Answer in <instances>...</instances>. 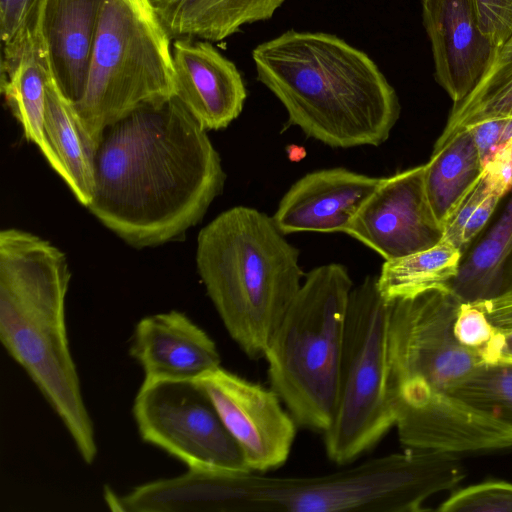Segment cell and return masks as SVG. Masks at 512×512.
<instances>
[{
  "label": "cell",
  "instance_id": "obj_27",
  "mask_svg": "<svg viewBox=\"0 0 512 512\" xmlns=\"http://www.w3.org/2000/svg\"><path fill=\"white\" fill-rule=\"evenodd\" d=\"M453 332L457 341L477 354L484 364L500 362L504 348V332L479 306L462 302L454 321Z\"/></svg>",
  "mask_w": 512,
  "mask_h": 512
},
{
  "label": "cell",
  "instance_id": "obj_26",
  "mask_svg": "<svg viewBox=\"0 0 512 512\" xmlns=\"http://www.w3.org/2000/svg\"><path fill=\"white\" fill-rule=\"evenodd\" d=\"M450 393L512 428V362L482 365Z\"/></svg>",
  "mask_w": 512,
  "mask_h": 512
},
{
  "label": "cell",
  "instance_id": "obj_6",
  "mask_svg": "<svg viewBox=\"0 0 512 512\" xmlns=\"http://www.w3.org/2000/svg\"><path fill=\"white\" fill-rule=\"evenodd\" d=\"M352 284L341 264L312 269L265 350L272 390L305 429L323 433L335 412Z\"/></svg>",
  "mask_w": 512,
  "mask_h": 512
},
{
  "label": "cell",
  "instance_id": "obj_25",
  "mask_svg": "<svg viewBox=\"0 0 512 512\" xmlns=\"http://www.w3.org/2000/svg\"><path fill=\"white\" fill-rule=\"evenodd\" d=\"M512 118V43L503 45L476 87L453 103L442 134L433 149L446 144L455 134L473 125Z\"/></svg>",
  "mask_w": 512,
  "mask_h": 512
},
{
  "label": "cell",
  "instance_id": "obj_1",
  "mask_svg": "<svg viewBox=\"0 0 512 512\" xmlns=\"http://www.w3.org/2000/svg\"><path fill=\"white\" fill-rule=\"evenodd\" d=\"M225 182L206 130L174 96L106 127L89 211L135 248L175 240L205 215Z\"/></svg>",
  "mask_w": 512,
  "mask_h": 512
},
{
  "label": "cell",
  "instance_id": "obj_29",
  "mask_svg": "<svg viewBox=\"0 0 512 512\" xmlns=\"http://www.w3.org/2000/svg\"><path fill=\"white\" fill-rule=\"evenodd\" d=\"M442 512H512V483L490 480L456 490L438 508Z\"/></svg>",
  "mask_w": 512,
  "mask_h": 512
},
{
  "label": "cell",
  "instance_id": "obj_32",
  "mask_svg": "<svg viewBox=\"0 0 512 512\" xmlns=\"http://www.w3.org/2000/svg\"><path fill=\"white\" fill-rule=\"evenodd\" d=\"M482 180L488 193L501 200L512 190V139L498 144L484 159Z\"/></svg>",
  "mask_w": 512,
  "mask_h": 512
},
{
  "label": "cell",
  "instance_id": "obj_11",
  "mask_svg": "<svg viewBox=\"0 0 512 512\" xmlns=\"http://www.w3.org/2000/svg\"><path fill=\"white\" fill-rule=\"evenodd\" d=\"M196 381L238 443L251 471L264 474L286 462L298 425L272 388L221 366Z\"/></svg>",
  "mask_w": 512,
  "mask_h": 512
},
{
  "label": "cell",
  "instance_id": "obj_7",
  "mask_svg": "<svg viewBox=\"0 0 512 512\" xmlns=\"http://www.w3.org/2000/svg\"><path fill=\"white\" fill-rule=\"evenodd\" d=\"M170 39L149 0L103 1L85 88L73 103L95 147L129 112L175 96Z\"/></svg>",
  "mask_w": 512,
  "mask_h": 512
},
{
  "label": "cell",
  "instance_id": "obj_14",
  "mask_svg": "<svg viewBox=\"0 0 512 512\" xmlns=\"http://www.w3.org/2000/svg\"><path fill=\"white\" fill-rule=\"evenodd\" d=\"M435 77L453 103L465 98L492 65L498 48L485 36L472 0H423Z\"/></svg>",
  "mask_w": 512,
  "mask_h": 512
},
{
  "label": "cell",
  "instance_id": "obj_28",
  "mask_svg": "<svg viewBox=\"0 0 512 512\" xmlns=\"http://www.w3.org/2000/svg\"><path fill=\"white\" fill-rule=\"evenodd\" d=\"M500 201L499 197L488 193L481 178L458 212L446 225L443 238L453 243L464 254L487 226Z\"/></svg>",
  "mask_w": 512,
  "mask_h": 512
},
{
  "label": "cell",
  "instance_id": "obj_5",
  "mask_svg": "<svg viewBox=\"0 0 512 512\" xmlns=\"http://www.w3.org/2000/svg\"><path fill=\"white\" fill-rule=\"evenodd\" d=\"M196 264L230 337L250 359L264 357L302 284L299 250L272 217L236 206L199 232Z\"/></svg>",
  "mask_w": 512,
  "mask_h": 512
},
{
  "label": "cell",
  "instance_id": "obj_20",
  "mask_svg": "<svg viewBox=\"0 0 512 512\" xmlns=\"http://www.w3.org/2000/svg\"><path fill=\"white\" fill-rule=\"evenodd\" d=\"M171 38L218 42L270 19L285 0H149Z\"/></svg>",
  "mask_w": 512,
  "mask_h": 512
},
{
  "label": "cell",
  "instance_id": "obj_17",
  "mask_svg": "<svg viewBox=\"0 0 512 512\" xmlns=\"http://www.w3.org/2000/svg\"><path fill=\"white\" fill-rule=\"evenodd\" d=\"M129 354L149 381L196 380L221 366L213 339L175 310L142 318L135 326Z\"/></svg>",
  "mask_w": 512,
  "mask_h": 512
},
{
  "label": "cell",
  "instance_id": "obj_22",
  "mask_svg": "<svg viewBox=\"0 0 512 512\" xmlns=\"http://www.w3.org/2000/svg\"><path fill=\"white\" fill-rule=\"evenodd\" d=\"M1 92L27 141L34 143L53 170L62 178V166L45 135L46 72L32 31L22 46L2 56Z\"/></svg>",
  "mask_w": 512,
  "mask_h": 512
},
{
  "label": "cell",
  "instance_id": "obj_21",
  "mask_svg": "<svg viewBox=\"0 0 512 512\" xmlns=\"http://www.w3.org/2000/svg\"><path fill=\"white\" fill-rule=\"evenodd\" d=\"M38 53L46 72V139L62 166V179L78 202L87 207L94 191L96 147L86 135L73 103L58 86L47 58Z\"/></svg>",
  "mask_w": 512,
  "mask_h": 512
},
{
  "label": "cell",
  "instance_id": "obj_19",
  "mask_svg": "<svg viewBox=\"0 0 512 512\" xmlns=\"http://www.w3.org/2000/svg\"><path fill=\"white\" fill-rule=\"evenodd\" d=\"M506 196L497 218L464 252L459 273L450 285L462 302L512 295V190Z\"/></svg>",
  "mask_w": 512,
  "mask_h": 512
},
{
  "label": "cell",
  "instance_id": "obj_8",
  "mask_svg": "<svg viewBox=\"0 0 512 512\" xmlns=\"http://www.w3.org/2000/svg\"><path fill=\"white\" fill-rule=\"evenodd\" d=\"M391 302L378 276H368L350 293L339 374L337 404L323 432L328 458L353 462L376 445L396 423L389 376Z\"/></svg>",
  "mask_w": 512,
  "mask_h": 512
},
{
  "label": "cell",
  "instance_id": "obj_2",
  "mask_svg": "<svg viewBox=\"0 0 512 512\" xmlns=\"http://www.w3.org/2000/svg\"><path fill=\"white\" fill-rule=\"evenodd\" d=\"M252 59L289 122L328 146H379L399 118L397 93L376 63L336 35L291 29L257 45Z\"/></svg>",
  "mask_w": 512,
  "mask_h": 512
},
{
  "label": "cell",
  "instance_id": "obj_16",
  "mask_svg": "<svg viewBox=\"0 0 512 512\" xmlns=\"http://www.w3.org/2000/svg\"><path fill=\"white\" fill-rule=\"evenodd\" d=\"M382 180L341 167L308 173L285 193L273 221L284 235L307 231L345 233Z\"/></svg>",
  "mask_w": 512,
  "mask_h": 512
},
{
  "label": "cell",
  "instance_id": "obj_24",
  "mask_svg": "<svg viewBox=\"0 0 512 512\" xmlns=\"http://www.w3.org/2000/svg\"><path fill=\"white\" fill-rule=\"evenodd\" d=\"M463 252L446 238L431 248L385 261L378 286L387 301L450 287L459 273Z\"/></svg>",
  "mask_w": 512,
  "mask_h": 512
},
{
  "label": "cell",
  "instance_id": "obj_4",
  "mask_svg": "<svg viewBox=\"0 0 512 512\" xmlns=\"http://www.w3.org/2000/svg\"><path fill=\"white\" fill-rule=\"evenodd\" d=\"M464 477L455 454L409 448L313 477L205 468L190 492L201 512H417Z\"/></svg>",
  "mask_w": 512,
  "mask_h": 512
},
{
  "label": "cell",
  "instance_id": "obj_34",
  "mask_svg": "<svg viewBox=\"0 0 512 512\" xmlns=\"http://www.w3.org/2000/svg\"><path fill=\"white\" fill-rule=\"evenodd\" d=\"M502 330L504 332L505 339L500 362H512V329Z\"/></svg>",
  "mask_w": 512,
  "mask_h": 512
},
{
  "label": "cell",
  "instance_id": "obj_12",
  "mask_svg": "<svg viewBox=\"0 0 512 512\" xmlns=\"http://www.w3.org/2000/svg\"><path fill=\"white\" fill-rule=\"evenodd\" d=\"M424 174L425 164L384 177L345 233L377 252L385 261L439 243L445 229L430 207Z\"/></svg>",
  "mask_w": 512,
  "mask_h": 512
},
{
  "label": "cell",
  "instance_id": "obj_9",
  "mask_svg": "<svg viewBox=\"0 0 512 512\" xmlns=\"http://www.w3.org/2000/svg\"><path fill=\"white\" fill-rule=\"evenodd\" d=\"M388 353L393 405H413L433 392H451L481 358L454 336L462 301L451 287L390 301Z\"/></svg>",
  "mask_w": 512,
  "mask_h": 512
},
{
  "label": "cell",
  "instance_id": "obj_33",
  "mask_svg": "<svg viewBox=\"0 0 512 512\" xmlns=\"http://www.w3.org/2000/svg\"><path fill=\"white\" fill-rule=\"evenodd\" d=\"M505 123L506 119H496L485 121L468 128L473 135L477 150L483 161L500 143Z\"/></svg>",
  "mask_w": 512,
  "mask_h": 512
},
{
  "label": "cell",
  "instance_id": "obj_35",
  "mask_svg": "<svg viewBox=\"0 0 512 512\" xmlns=\"http://www.w3.org/2000/svg\"><path fill=\"white\" fill-rule=\"evenodd\" d=\"M510 43H512V38L509 40ZM508 43V42H507Z\"/></svg>",
  "mask_w": 512,
  "mask_h": 512
},
{
  "label": "cell",
  "instance_id": "obj_30",
  "mask_svg": "<svg viewBox=\"0 0 512 512\" xmlns=\"http://www.w3.org/2000/svg\"><path fill=\"white\" fill-rule=\"evenodd\" d=\"M39 0H0L3 56L16 52L31 31Z\"/></svg>",
  "mask_w": 512,
  "mask_h": 512
},
{
  "label": "cell",
  "instance_id": "obj_3",
  "mask_svg": "<svg viewBox=\"0 0 512 512\" xmlns=\"http://www.w3.org/2000/svg\"><path fill=\"white\" fill-rule=\"evenodd\" d=\"M65 254L17 228L0 232V340L60 418L86 464L97 457L66 325Z\"/></svg>",
  "mask_w": 512,
  "mask_h": 512
},
{
  "label": "cell",
  "instance_id": "obj_13",
  "mask_svg": "<svg viewBox=\"0 0 512 512\" xmlns=\"http://www.w3.org/2000/svg\"><path fill=\"white\" fill-rule=\"evenodd\" d=\"M400 442L408 448L458 454L512 446V428L449 392L395 407Z\"/></svg>",
  "mask_w": 512,
  "mask_h": 512
},
{
  "label": "cell",
  "instance_id": "obj_18",
  "mask_svg": "<svg viewBox=\"0 0 512 512\" xmlns=\"http://www.w3.org/2000/svg\"><path fill=\"white\" fill-rule=\"evenodd\" d=\"M104 0H39L31 31L63 94L82 96Z\"/></svg>",
  "mask_w": 512,
  "mask_h": 512
},
{
  "label": "cell",
  "instance_id": "obj_15",
  "mask_svg": "<svg viewBox=\"0 0 512 512\" xmlns=\"http://www.w3.org/2000/svg\"><path fill=\"white\" fill-rule=\"evenodd\" d=\"M175 97L207 130L227 127L247 97L235 64L209 41L179 38L172 43Z\"/></svg>",
  "mask_w": 512,
  "mask_h": 512
},
{
  "label": "cell",
  "instance_id": "obj_31",
  "mask_svg": "<svg viewBox=\"0 0 512 512\" xmlns=\"http://www.w3.org/2000/svg\"><path fill=\"white\" fill-rule=\"evenodd\" d=\"M482 33L501 48L512 38V0H472Z\"/></svg>",
  "mask_w": 512,
  "mask_h": 512
},
{
  "label": "cell",
  "instance_id": "obj_23",
  "mask_svg": "<svg viewBox=\"0 0 512 512\" xmlns=\"http://www.w3.org/2000/svg\"><path fill=\"white\" fill-rule=\"evenodd\" d=\"M482 175L483 160L470 129L458 132L446 144L433 149L425 163V190L434 216L444 229Z\"/></svg>",
  "mask_w": 512,
  "mask_h": 512
},
{
  "label": "cell",
  "instance_id": "obj_10",
  "mask_svg": "<svg viewBox=\"0 0 512 512\" xmlns=\"http://www.w3.org/2000/svg\"><path fill=\"white\" fill-rule=\"evenodd\" d=\"M132 411L142 440L188 467L251 471L196 380H143Z\"/></svg>",
  "mask_w": 512,
  "mask_h": 512
}]
</instances>
